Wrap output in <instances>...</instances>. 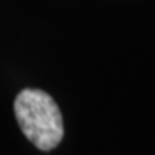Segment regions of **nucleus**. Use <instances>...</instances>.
Returning a JSON list of instances; mask_svg holds the SVG:
<instances>
[{"instance_id":"obj_1","label":"nucleus","mask_w":155,"mask_h":155,"mask_svg":"<svg viewBox=\"0 0 155 155\" xmlns=\"http://www.w3.org/2000/svg\"><path fill=\"white\" fill-rule=\"evenodd\" d=\"M14 112L22 134L36 147L48 152L64 138V121L59 105L48 93L28 88L16 97Z\"/></svg>"}]
</instances>
